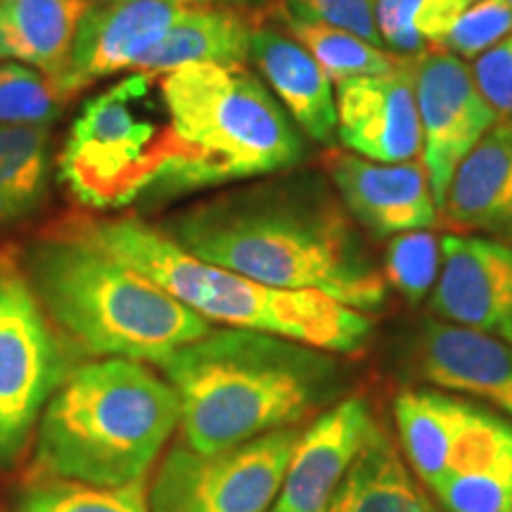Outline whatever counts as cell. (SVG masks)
Here are the masks:
<instances>
[{"label":"cell","mask_w":512,"mask_h":512,"mask_svg":"<svg viewBox=\"0 0 512 512\" xmlns=\"http://www.w3.org/2000/svg\"><path fill=\"white\" fill-rule=\"evenodd\" d=\"M64 102L50 76L19 62L0 64V126H50Z\"/></svg>","instance_id":"cell-26"},{"label":"cell","mask_w":512,"mask_h":512,"mask_svg":"<svg viewBox=\"0 0 512 512\" xmlns=\"http://www.w3.org/2000/svg\"><path fill=\"white\" fill-rule=\"evenodd\" d=\"M150 74H133L93 98L69 131L60 176L88 207H126L150 195L174 157L169 117L159 119Z\"/></svg>","instance_id":"cell-7"},{"label":"cell","mask_w":512,"mask_h":512,"mask_svg":"<svg viewBox=\"0 0 512 512\" xmlns=\"http://www.w3.org/2000/svg\"><path fill=\"white\" fill-rule=\"evenodd\" d=\"M188 8V3L174 0L93 3L81 19L67 69L55 81L57 88L69 100L95 81L133 69Z\"/></svg>","instance_id":"cell-14"},{"label":"cell","mask_w":512,"mask_h":512,"mask_svg":"<svg viewBox=\"0 0 512 512\" xmlns=\"http://www.w3.org/2000/svg\"><path fill=\"white\" fill-rule=\"evenodd\" d=\"M174 157L150 195L254 181L294 169L306 145L278 98L245 64L195 62L159 76Z\"/></svg>","instance_id":"cell-4"},{"label":"cell","mask_w":512,"mask_h":512,"mask_svg":"<svg viewBox=\"0 0 512 512\" xmlns=\"http://www.w3.org/2000/svg\"><path fill=\"white\" fill-rule=\"evenodd\" d=\"M422 0H375V22L382 43L399 57H420L425 53V38L415 29Z\"/></svg>","instance_id":"cell-32"},{"label":"cell","mask_w":512,"mask_h":512,"mask_svg":"<svg viewBox=\"0 0 512 512\" xmlns=\"http://www.w3.org/2000/svg\"><path fill=\"white\" fill-rule=\"evenodd\" d=\"M22 271L50 323L88 354L162 366L211 330L145 275L64 230L31 242Z\"/></svg>","instance_id":"cell-5"},{"label":"cell","mask_w":512,"mask_h":512,"mask_svg":"<svg viewBox=\"0 0 512 512\" xmlns=\"http://www.w3.org/2000/svg\"><path fill=\"white\" fill-rule=\"evenodd\" d=\"M508 34H512V5L508 0H477L460 15L441 46L475 60Z\"/></svg>","instance_id":"cell-29"},{"label":"cell","mask_w":512,"mask_h":512,"mask_svg":"<svg viewBox=\"0 0 512 512\" xmlns=\"http://www.w3.org/2000/svg\"><path fill=\"white\" fill-rule=\"evenodd\" d=\"M446 221L512 245V119H498L448 185Z\"/></svg>","instance_id":"cell-17"},{"label":"cell","mask_w":512,"mask_h":512,"mask_svg":"<svg viewBox=\"0 0 512 512\" xmlns=\"http://www.w3.org/2000/svg\"><path fill=\"white\" fill-rule=\"evenodd\" d=\"M69 361L27 275L0 264V470L24 453L48 401L74 370Z\"/></svg>","instance_id":"cell-8"},{"label":"cell","mask_w":512,"mask_h":512,"mask_svg":"<svg viewBox=\"0 0 512 512\" xmlns=\"http://www.w3.org/2000/svg\"><path fill=\"white\" fill-rule=\"evenodd\" d=\"M254 27L242 8L190 5L174 27L143 53L133 72L162 76L195 62L245 64Z\"/></svg>","instance_id":"cell-20"},{"label":"cell","mask_w":512,"mask_h":512,"mask_svg":"<svg viewBox=\"0 0 512 512\" xmlns=\"http://www.w3.org/2000/svg\"><path fill=\"white\" fill-rule=\"evenodd\" d=\"M418 366L434 387L482 399L512 418V347L498 337L427 320L418 337Z\"/></svg>","instance_id":"cell-16"},{"label":"cell","mask_w":512,"mask_h":512,"mask_svg":"<svg viewBox=\"0 0 512 512\" xmlns=\"http://www.w3.org/2000/svg\"><path fill=\"white\" fill-rule=\"evenodd\" d=\"M432 311L512 347V245L484 235H444Z\"/></svg>","instance_id":"cell-12"},{"label":"cell","mask_w":512,"mask_h":512,"mask_svg":"<svg viewBox=\"0 0 512 512\" xmlns=\"http://www.w3.org/2000/svg\"><path fill=\"white\" fill-rule=\"evenodd\" d=\"M441 273V240L430 230H411L389 238L382 275L406 302L420 304Z\"/></svg>","instance_id":"cell-27"},{"label":"cell","mask_w":512,"mask_h":512,"mask_svg":"<svg viewBox=\"0 0 512 512\" xmlns=\"http://www.w3.org/2000/svg\"><path fill=\"white\" fill-rule=\"evenodd\" d=\"M415 60L403 57L387 74L337 83V133L354 155L382 164L413 162L422 155Z\"/></svg>","instance_id":"cell-11"},{"label":"cell","mask_w":512,"mask_h":512,"mask_svg":"<svg viewBox=\"0 0 512 512\" xmlns=\"http://www.w3.org/2000/svg\"><path fill=\"white\" fill-rule=\"evenodd\" d=\"M162 370L181 401L185 444L200 453L299 427L344 389L337 354L256 330H209Z\"/></svg>","instance_id":"cell-2"},{"label":"cell","mask_w":512,"mask_h":512,"mask_svg":"<svg viewBox=\"0 0 512 512\" xmlns=\"http://www.w3.org/2000/svg\"><path fill=\"white\" fill-rule=\"evenodd\" d=\"M93 0H0V60L60 79Z\"/></svg>","instance_id":"cell-21"},{"label":"cell","mask_w":512,"mask_h":512,"mask_svg":"<svg viewBox=\"0 0 512 512\" xmlns=\"http://www.w3.org/2000/svg\"><path fill=\"white\" fill-rule=\"evenodd\" d=\"M185 252L278 290H316L368 316L384 311L389 285L358 223L316 171L209 197L166 219Z\"/></svg>","instance_id":"cell-1"},{"label":"cell","mask_w":512,"mask_h":512,"mask_svg":"<svg viewBox=\"0 0 512 512\" xmlns=\"http://www.w3.org/2000/svg\"><path fill=\"white\" fill-rule=\"evenodd\" d=\"M482 406L434 389H406L396 394L394 418L403 456L427 489L444 479L453 453Z\"/></svg>","instance_id":"cell-19"},{"label":"cell","mask_w":512,"mask_h":512,"mask_svg":"<svg viewBox=\"0 0 512 512\" xmlns=\"http://www.w3.org/2000/svg\"><path fill=\"white\" fill-rule=\"evenodd\" d=\"M48 176L50 126H0V228L34 214Z\"/></svg>","instance_id":"cell-23"},{"label":"cell","mask_w":512,"mask_h":512,"mask_svg":"<svg viewBox=\"0 0 512 512\" xmlns=\"http://www.w3.org/2000/svg\"><path fill=\"white\" fill-rule=\"evenodd\" d=\"M299 427L200 453L171 448L150 489V512H266L280 494Z\"/></svg>","instance_id":"cell-9"},{"label":"cell","mask_w":512,"mask_h":512,"mask_svg":"<svg viewBox=\"0 0 512 512\" xmlns=\"http://www.w3.org/2000/svg\"><path fill=\"white\" fill-rule=\"evenodd\" d=\"M328 512H446L418 484L389 434L377 427L332 496Z\"/></svg>","instance_id":"cell-22"},{"label":"cell","mask_w":512,"mask_h":512,"mask_svg":"<svg viewBox=\"0 0 512 512\" xmlns=\"http://www.w3.org/2000/svg\"><path fill=\"white\" fill-rule=\"evenodd\" d=\"M415 98L422 131V166L441 211L460 162L498 121L472 69L456 55L425 53L415 60Z\"/></svg>","instance_id":"cell-10"},{"label":"cell","mask_w":512,"mask_h":512,"mask_svg":"<svg viewBox=\"0 0 512 512\" xmlns=\"http://www.w3.org/2000/svg\"><path fill=\"white\" fill-rule=\"evenodd\" d=\"M323 166L351 219L375 240L430 230L439 219L422 162L382 164L354 152L332 150L323 157Z\"/></svg>","instance_id":"cell-13"},{"label":"cell","mask_w":512,"mask_h":512,"mask_svg":"<svg viewBox=\"0 0 512 512\" xmlns=\"http://www.w3.org/2000/svg\"><path fill=\"white\" fill-rule=\"evenodd\" d=\"M470 5V0H422L418 17H415V29L425 41L444 43L448 31Z\"/></svg>","instance_id":"cell-33"},{"label":"cell","mask_w":512,"mask_h":512,"mask_svg":"<svg viewBox=\"0 0 512 512\" xmlns=\"http://www.w3.org/2000/svg\"><path fill=\"white\" fill-rule=\"evenodd\" d=\"M446 512H512V448L434 491Z\"/></svg>","instance_id":"cell-28"},{"label":"cell","mask_w":512,"mask_h":512,"mask_svg":"<svg viewBox=\"0 0 512 512\" xmlns=\"http://www.w3.org/2000/svg\"><path fill=\"white\" fill-rule=\"evenodd\" d=\"M268 512H285V510L278 508V505H273V510H268Z\"/></svg>","instance_id":"cell-35"},{"label":"cell","mask_w":512,"mask_h":512,"mask_svg":"<svg viewBox=\"0 0 512 512\" xmlns=\"http://www.w3.org/2000/svg\"><path fill=\"white\" fill-rule=\"evenodd\" d=\"M361 396L337 401L299 434L275 505L285 512H328L332 496L377 430Z\"/></svg>","instance_id":"cell-15"},{"label":"cell","mask_w":512,"mask_h":512,"mask_svg":"<svg viewBox=\"0 0 512 512\" xmlns=\"http://www.w3.org/2000/svg\"><path fill=\"white\" fill-rule=\"evenodd\" d=\"M472 76L498 119H512V34L477 57Z\"/></svg>","instance_id":"cell-31"},{"label":"cell","mask_w":512,"mask_h":512,"mask_svg":"<svg viewBox=\"0 0 512 512\" xmlns=\"http://www.w3.org/2000/svg\"><path fill=\"white\" fill-rule=\"evenodd\" d=\"M280 17L285 19L290 34L297 38L309 53L316 57V62L325 69V74L337 83L354 76L368 74H387L401 64L403 57L389 53V50L377 48L373 43L363 41L349 31L328 27V24L309 22L287 15L280 10Z\"/></svg>","instance_id":"cell-24"},{"label":"cell","mask_w":512,"mask_h":512,"mask_svg":"<svg viewBox=\"0 0 512 512\" xmlns=\"http://www.w3.org/2000/svg\"><path fill=\"white\" fill-rule=\"evenodd\" d=\"M19 512H150L145 479L121 486H95L55 479L27 484L17 494Z\"/></svg>","instance_id":"cell-25"},{"label":"cell","mask_w":512,"mask_h":512,"mask_svg":"<svg viewBox=\"0 0 512 512\" xmlns=\"http://www.w3.org/2000/svg\"><path fill=\"white\" fill-rule=\"evenodd\" d=\"M280 10L299 19L349 31L382 48L375 22V0H280Z\"/></svg>","instance_id":"cell-30"},{"label":"cell","mask_w":512,"mask_h":512,"mask_svg":"<svg viewBox=\"0 0 512 512\" xmlns=\"http://www.w3.org/2000/svg\"><path fill=\"white\" fill-rule=\"evenodd\" d=\"M102 3H114V0H102ZM174 3L188 5H223V8H245L252 0H174Z\"/></svg>","instance_id":"cell-34"},{"label":"cell","mask_w":512,"mask_h":512,"mask_svg":"<svg viewBox=\"0 0 512 512\" xmlns=\"http://www.w3.org/2000/svg\"><path fill=\"white\" fill-rule=\"evenodd\" d=\"M181 401L169 380L131 358L83 363L48 401L36 430V463L55 479L121 486L145 479Z\"/></svg>","instance_id":"cell-6"},{"label":"cell","mask_w":512,"mask_h":512,"mask_svg":"<svg viewBox=\"0 0 512 512\" xmlns=\"http://www.w3.org/2000/svg\"><path fill=\"white\" fill-rule=\"evenodd\" d=\"M508 3H510V5H512V0H508Z\"/></svg>","instance_id":"cell-36"},{"label":"cell","mask_w":512,"mask_h":512,"mask_svg":"<svg viewBox=\"0 0 512 512\" xmlns=\"http://www.w3.org/2000/svg\"><path fill=\"white\" fill-rule=\"evenodd\" d=\"M249 60L256 62L297 128L318 143H330L337 131V102L332 79L316 57L283 31L254 27Z\"/></svg>","instance_id":"cell-18"},{"label":"cell","mask_w":512,"mask_h":512,"mask_svg":"<svg viewBox=\"0 0 512 512\" xmlns=\"http://www.w3.org/2000/svg\"><path fill=\"white\" fill-rule=\"evenodd\" d=\"M60 230L100 247L145 275L209 323L268 332L347 356L368 347L373 316L316 290H278L228 268L207 264L178 247L162 228L136 216L74 219Z\"/></svg>","instance_id":"cell-3"}]
</instances>
